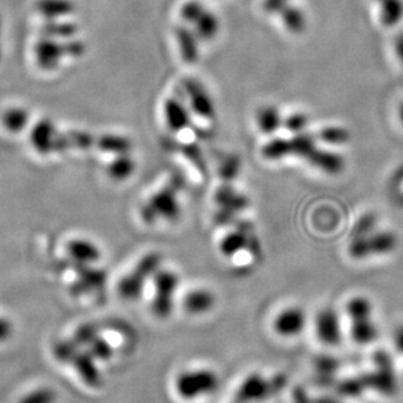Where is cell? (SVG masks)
<instances>
[{
  "label": "cell",
  "mask_w": 403,
  "mask_h": 403,
  "mask_svg": "<svg viewBox=\"0 0 403 403\" xmlns=\"http://www.w3.org/2000/svg\"><path fill=\"white\" fill-rule=\"evenodd\" d=\"M283 119L279 109L273 105H266L257 113V126L262 134L273 135L283 126Z\"/></svg>",
  "instance_id": "44dd1931"
},
{
  "label": "cell",
  "mask_w": 403,
  "mask_h": 403,
  "mask_svg": "<svg viewBox=\"0 0 403 403\" xmlns=\"http://www.w3.org/2000/svg\"><path fill=\"white\" fill-rule=\"evenodd\" d=\"M393 344L395 351L403 355V324L399 325L394 332Z\"/></svg>",
  "instance_id": "7bdbcfd3"
},
{
  "label": "cell",
  "mask_w": 403,
  "mask_h": 403,
  "mask_svg": "<svg viewBox=\"0 0 403 403\" xmlns=\"http://www.w3.org/2000/svg\"><path fill=\"white\" fill-rule=\"evenodd\" d=\"M100 335L99 326L95 324H83L75 330L72 341L81 347H87L93 339Z\"/></svg>",
  "instance_id": "1f68e13d"
},
{
  "label": "cell",
  "mask_w": 403,
  "mask_h": 403,
  "mask_svg": "<svg viewBox=\"0 0 403 403\" xmlns=\"http://www.w3.org/2000/svg\"><path fill=\"white\" fill-rule=\"evenodd\" d=\"M57 137L55 128L49 121H42L32 132V143L41 153H49L54 151Z\"/></svg>",
  "instance_id": "ffe728a7"
},
{
  "label": "cell",
  "mask_w": 403,
  "mask_h": 403,
  "mask_svg": "<svg viewBox=\"0 0 403 403\" xmlns=\"http://www.w3.org/2000/svg\"><path fill=\"white\" fill-rule=\"evenodd\" d=\"M196 30L197 36L202 40H212L217 36V29H219V22L217 18L208 12H203L199 19L196 22Z\"/></svg>",
  "instance_id": "f1b7e54d"
},
{
  "label": "cell",
  "mask_w": 403,
  "mask_h": 403,
  "mask_svg": "<svg viewBox=\"0 0 403 403\" xmlns=\"http://www.w3.org/2000/svg\"><path fill=\"white\" fill-rule=\"evenodd\" d=\"M137 163L130 153L118 155L108 165L109 177L114 181H126L135 173Z\"/></svg>",
  "instance_id": "603a6c76"
},
{
  "label": "cell",
  "mask_w": 403,
  "mask_h": 403,
  "mask_svg": "<svg viewBox=\"0 0 403 403\" xmlns=\"http://www.w3.org/2000/svg\"><path fill=\"white\" fill-rule=\"evenodd\" d=\"M346 315L350 321L374 317V305L365 296H355L347 301Z\"/></svg>",
  "instance_id": "d4e9b609"
},
{
  "label": "cell",
  "mask_w": 403,
  "mask_h": 403,
  "mask_svg": "<svg viewBox=\"0 0 403 403\" xmlns=\"http://www.w3.org/2000/svg\"><path fill=\"white\" fill-rule=\"evenodd\" d=\"M220 386V376L211 368H193L182 371L175 380L176 393L185 401L215 393Z\"/></svg>",
  "instance_id": "7a4b0ae2"
},
{
  "label": "cell",
  "mask_w": 403,
  "mask_h": 403,
  "mask_svg": "<svg viewBox=\"0 0 403 403\" xmlns=\"http://www.w3.org/2000/svg\"><path fill=\"white\" fill-rule=\"evenodd\" d=\"M215 200H217L219 210L229 212L235 217L237 212L245 210L246 206L249 205V200L246 199L245 196L238 194L236 190L229 185H223L217 190Z\"/></svg>",
  "instance_id": "d6986e66"
},
{
  "label": "cell",
  "mask_w": 403,
  "mask_h": 403,
  "mask_svg": "<svg viewBox=\"0 0 403 403\" xmlns=\"http://www.w3.org/2000/svg\"><path fill=\"white\" fill-rule=\"evenodd\" d=\"M348 333L355 343L367 346L376 342L380 334V330L377 324L374 322V317H367L350 321Z\"/></svg>",
  "instance_id": "ac0fdd59"
},
{
  "label": "cell",
  "mask_w": 403,
  "mask_h": 403,
  "mask_svg": "<svg viewBox=\"0 0 403 403\" xmlns=\"http://www.w3.org/2000/svg\"><path fill=\"white\" fill-rule=\"evenodd\" d=\"M399 118L403 122V104L401 105V109H399Z\"/></svg>",
  "instance_id": "f6af8a7d"
},
{
  "label": "cell",
  "mask_w": 403,
  "mask_h": 403,
  "mask_svg": "<svg viewBox=\"0 0 403 403\" xmlns=\"http://www.w3.org/2000/svg\"><path fill=\"white\" fill-rule=\"evenodd\" d=\"M215 304L217 297L207 288H194L184 297V308L189 315H206Z\"/></svg>",
  "instance_id": "4fadbf2b"
},
{
  "label": "cell",
  "mask_w": 403,
  "mask_h": 403,
  "mask_svg": "<svg viewBox=\"0 0 403 403\" xmlns=\"http://www.w3.org/2000/svg\"><path fill=\"white\" fill-rule=\"evenodd\" d=\"M287 376L274 374L267 377L259 372L247 374L237 388L229 403H264L283 392L287 386Z\"/></svg>",
  "instance_id": "6da1fadb"
},
{
  "label": "cell",
  "mask_w": 403,
  "mask_h": 403,
  "mask_svg": "<svg viewBox=\"0 0 403 403\" xmlns=\"http://www.w3.org/2000/svg\"><path fill=\"white\" fill-rule=\"evenodd\" d=\"M238 172H240V160L235 156L226 158L220 167V176L226 181H231L232 178L236 177Z\"/></svg>",
  "instance_id": "f35d334b"
},
{
  "label": "cell",
  "mask_w": 403,
  "mask_h": 403,
  "mask_svg": "<svg viewBox=\"0 0 403 403\" xmlns=\"http://www.w3.org/2000/svg\"><path fill=\"white\" fill-rule=\"evenodd\" d=\"M306 161L327 175H338L344 168V158L342 155L318 147L315 148V152L306 158Z\"/></svg>",
  "instance_id": "e0dca14e"
},
{
  "label": "cell",
  "mask_w": 403,
  "mask_h": 403,
  "mask_svg": "<svg viewBox=\"0 0 403 403\" xmlns=\"http://www.w3.org/2000/svg\"><path fill=\"white\" fill-rule=\"evenodd\" d=\"M72 8L69 0H39L37 3V10L40 11L41 15L51 19L69 15Z\"/></svg>",
  "instance_id": "83f0119b"
},
{
  "label": "cell",
  "mask_w": 403,
  "mask_h": 403,
  "mask_svg": "<svg viewBox=\"0 0 403 403\" xmlns=\"http://www.w3.org/2000/svg\"><path fill=\"white\" fill-rule=\"evenodd\" d=\"M13 334V326L7 318H0V343L7 342Z\"/></svg>",
  "instance_id": "b9f144b4"
},
{
  "label": "cell",
  "mask_w": 403,
  "mask_h": 403,
  "mask_svg": "<svg viewBox=\"0 0 403 403\" xmlns=\"http://www.w3.org/2000/svg\"><path fill=\"white\" fill-rule=\"evenodd\" d=\"M250 229H252L250 224L241 223L236 226L235 231L229 232L228 235L223 237V240L220 241V245H219L220 254L226 257V258H233L240 252L246 250L247 245H249V240L252 236Z\"/></svg>",
  "instance_id": "8fae6325"
},
{
  "label": "cell",
  "mask_w": 403,
  "mask_h": 403,
  "mask_svg": "<svg viewBox=\"0 0 403 403\" xmlns=\"http://www.w3.org/2000/svg\"><path fill=\"white\" fill-rule=\"evenodd\" d=\"M153 282V299L151 308L153 315L160 320L169 318L176 306V295L179 288V276L177 273L160 268L155 276Z\"/></svg>",
  "instance_id": "277c9868"
},
{
  "label": "cell",
  "mask_w": 403,
  "mask_h": 403,
  "mask_svg": "<svg viewBox=\"0 0 403 403\" xmlns=\"http://www.w3.org/2000/svg\"><path fill=\"white\" fill-rule=\"evenodd\" d=\"M262 156L271 161H279L291 156L289 139L275 138L270 140L262 148Z\"/></svg>",
  "instance_id": "4316f807"
},
{
  "label": "cell",
  "mask_w": 403,
  "mask_h": 403,
  "mask_svg": "<svg viewBox=\"0 0 403 403\" xmlns=\"http://www.w3.org/2000/svg\"><path fill=\"white\" fill-rule=\"evenodd\" d=\"M67 140H69V146L83 148V149L90 147L93 144V142H95L93 137L88 132H84V131H72V132H69V135H67Z\"/></svg>",
  "instance_id": "8d00e7d4"
},
{
  "label": "cell",
  "mask_w": 403,
  "mask_h": 403,
  "mask_svg": "<svg viewBox=\"0 0 403 403\" xmlns=\"http://www.w3.org/2000/svg\"><path fill=\"white\" fill-rule=\"evenodd\" d=\"M374 226H376V217L372 214L364 215L359 220V223L355 226L353 237L367 236V235L372 233Z\"/></svg>",
  "instance_id": "74e56055"
},
{
  "label": "cell",
  "mask_w": 403,
  "mask_h": 403,
  "mask_svg": "<svg viewBox=\"0 0 403 403\" xmlns=\"http://www.w3.org/2000/svg\"><path fill=\"white\" fill-rule=\"evenodd\" d=\"M184 88L186 92L190 109L200 118L212 121L217 117V108L215 102L206 88L194 79H187L184 83Z\"/></svg>",
  "instance_id": "9c48e42d"
},
{
  "label": "cell",
  "mask_w": 403,
  "mask_h": 403,
  "mask_svg": "<svg viewBox=\"0 0 403 403\" xmlns=\"http://www.w3.org/2000/svg\"><path fill=\"white\" fill-rule=\"evenodd\" d=\"M315 332L317 339L325 346L335 347L342 343L343 322L334 308L326 306L315 315Z\"/></svg>",
  "instance_id": "52a82bcc"
},
{
  "label": "cell",
  "mask_w": 403,
  "mask_h": 403,
  "mask_svg": "<svg viewBox=\"0 0 403 403\" xmlns=\"http://www.w3.org/2000/svg\"><path fill=\"white\" fill-rule=\"evenodd\" d=\"M140 215L147 224H153L158 219L177 220L181 215V205L176 190L173 187L161 189L142 207Z\"/></svg>",
  "instance_id": "5b68a950"
},
{
  "label": "cell",
  "mask_w": 403,
  "mask_h": 403,
  "mask_svg": "<svg viewBox=\"0 0 403 403\" xmlns=\"http://www.w3.org/2000/svg\"><path fill=\"white\" fill-rule=\"evenodd\" d=\"M71 262L78 265H93L101 258V252L99 247L92 241L76 238L72 240L67 246Z\"/></svg>",
  "instance_id": "5bb4252c"
},
{
  "label": "cell",
  "mask_w": 403,
  "mask_h": 403,
  "mask_svg": "<svg viewBox=\"0 0 403 403\" xmlns=\"http://www.w3.org/2000/svg\"><path fill=\"white\" fill-rule=\"evenodd\" d=\"M63 55H66V50H64V46L60 45L58 42L41 40L36 46V57H37L39 66L46 71L57 69Z\"/></svg>",
  "instance_id": "9a60e30c"
},
{
  "label": "cell",
  "mask_w": 403,
  "mask_h": 403,
  "mask_svg": "<svg viewBox=\"0 0 403 403\" xmlns=\"http://www.w3.org/2000/svg\"><path fill=\"white\" fill-rule=\"evenodd\" d=\"M163 257L158 252L143 257L130 273L119 280L118 294L128 301H135L143 295L148 280H151L161 268Z\"/></svg>",
  "instance_id": "3957f363"
},
{
  "label": "cell",
  "mask_w": 403,
  "mask_h": 403,
  "mask_svg": "<svg viewBox=\"0 0 403 403\" xmlns=\"http://www.w3.org/2000/svg\"><path fill=\"white\" fill-rule=\"evenodd\" d=\"M87 351L92 355L97 362H108L113 355H114V348L113 346L109 343L108 341L99 335L96 339H93L90 343L87 346Z\"/></svg>",
  "instance_id": "f546056e"
},
{
  "label": "cell",
  "mask_w": 403,
  "mask_h": 403,
  "mask_svg": "<svg viewBox=\"0 0 403 403\" xmlns=\"http://www.w3.org/2000/svg\"><path fill=\"white\" fill-rule=\"evenodd\" d=\"M72 266L78 274V280L71 287L72 295L79 296L100 291L107 283V274L104 270L95 268L92 265H78L74 262Z\"/></svg>",
  "instance_id": "30bf717a"
},
{
  "label": "cell",
  "mask_w": 403,
  "mask_h": 403,
  "mask_svg": "<svg viewBox=\"0 0 403 403\" xmlns=\"http://www.w3.org/2000/svg\"><path fill=\"white\" fill-rule=\"evenodd\" d=\"M164 118L167 126L173 132H179L190 125L189 110L185 105L175 97H169L164 104Z\"/></svg>",
  "instance_id": "2e32d148"
},
{
  "label": "cell",
  "mask_w": 403,
  "mask_h": 403,
  "mask_svg": "<svg viewBox=\"0 0 403 403\" xmlns=\"http://www.w3.org/2000/svg\"><path fill=\"white\" fill-rule=\"evenodd\" d=\"M395 51H397L398 58L403 63V36L398 37V40L395 42Z\"/></svg>",
  "instance_id": "ee69618b"
},
{
  "label": "cell",
  "mask_w": 403,
  "mask_h": 403,
  "mask_svg": "<svg viewBox=\"0 0 403 403\" xmlns=\"http://www.w3.org/2000/svg\"><path fill=\"white\" fill-rule=\"evenodd\" d=\"M178 46L181 51L182 60L187 63H194L197 62L199 57V49H198L197 39L193 33H190L187 29L177 30Z\"/></svg>",
  "instance_id": "484cf974"
},
{
  "label": "cell",
  "mask_w": 403,
  "mask_h": 403,
  "mask_svg": "<svg viewBox=\"0 0 403 403\" xmlns=\"http://www.w3.org/2000/svg\"><path fill=\"white\" fill-rule=\"evenodd\" d=\"M318 140H321L325 144L329 146H342L344 143L348 142L350 134L348 131L343 128H325L318 132Z\"/></svg>",
  "instance_id": "4dcf8cb0"
},
{
  "label": "cell",
  "mask_w": 403,
  "mask_h": 403,
  "mask_svg": "<svg viewBox=\"0 0 403 403\" xmlns=\"http://www.w3.org/2000/svg\"><path fill=\"white\" fill-rule=\"evenodd\" d=\"M57 394L51 388H40L27 394L20 403H55Z\"/></svg>",
  "instance_id": "e575fe53"
},
{
  "label": "cell",
  "mask_w": 403,
  "mask_h": 403,
  "mask_svg": "<svg viewBox=\"0 0 403 403\" xmlns=\"http://www.w3.org/2000/svg\"><path fill=\"white\" fill-rule=\"evenodd\" d=\"M80 378L90 388H100L102 385V374L100 372L97 360L88 351H80L71 362Z\"/></svg>",
  "instance_id": "7c38bea8"
},
{
  "label": "cell",
  "mask_w": 403,
  "mask_h": 403,
  "mask_svg": "<svg viewBox=\"0 0 403 403\" xmlns=\"http://www.w3.org/2000/svg\"><path fill=\"white\" fill-rule=\"evenodd\" d=\"M97 146L102 152L118 156L130 153L132 149L131 139L118 134H105L97 140Z\"/></svg>",
  "instance_id": "7402d4cb"
},
{
  "label": "cell",
  "mask_w": 403,
  "mask_h": 403,
  "mask_svg": "<svg viewBox=\"0 0 403 403\" xmlns=\"http://www.w3.org/2000/svg\"><path fill=\"white\" fill-rule=\"evenodd\" d=\"M308 324V315L301 306L292 305L282 309L274 318V330L282 338H295L301 334Z\"/></svg>",
  "instance_id": "ba28073f"
},
{
  "label": "cell",
  "mask_w": 403,
  "mask_h": 403,
  "mask_svg": "<svg viewBox=\"0 0 403 403\" xmlns=\"http://www.w3.org/2000/svg\"><path fill=\"white\" fill-rule=\"evenodd\" d=\"M291 143V156H297L306 160L317 148V138L308 132L295 134V137L289 139Z\"/></svg>",
  "instance_id": "cb8c5ba5"
},
{
  "label": "cell",
  "mask_w": 403,
  "mask_h": 403,
  "mask_svg": "<svg viewBox=\"0 0 403 403\" xmlns=\"http://www.w3.org/2000/svg\"><path fill=\"white\" fill-rule=\"evenodd\" d=\"M309 125V118L303 113H294L283 119V126L292 134L304 132L305 128Z\"/></svg>",
  "instance_id": "d590c367"
},
{
  "label": "cell",
  "mask_w": 403,
  "mask_h": 403,
  "mask_svg": "<svg viewBox=\"0 0 403 403\" xmlns=\"http://www.w3.org/2000/svg\"><path fill=\"white\" fill-rule=\"evenodd\" d=\"M80 347L72 339L60 341L54 346V356L62 363L71 364L75 355L79 353Z\"/></svg>",
  "instance_id": "d6a6232c"
},
{
  "label": "cell",
  "mask_w": 403,
  "mask_h": 403,
  "mask_svg": "<svg viewBox=\"0 0 403 403\" xmlns=\"http://www.w3.org/2000/svg\"><path fill=\"white\" fill-rule=\"evenodd\" d=\"M3 122H4V126L11 130V131H19V130H21L27 125L28 114H27L25 110L12 109V110L6 113Z\"/></svg>",
  "instance_id": "836d02e7"
},
{
  "label": "cell",
  "mask_w": 403,
  "mask_h": 403,
  "mask_svg": "<svg viewBox=\"0 0 403 403\" xmlns=\"http://www.w3.org/2000/svg\"><path fill=\"white\" fill-rule=\"evenodd\" d=\"M395 246L397 237L392 232H372L367 236L353 237L348 250L355 259H364L367 257L388 254L393 252Z\"/></svg>",
  "instance_id": "8992f818"
},
{
  "label": "cell",
  "mask_w": 403,
  "mask_h": 403,
  "mask_svg": "<svg viewBox=\"0 0 403 403\" xmlns=\"http://www.w3.org/2000/svg\"><path fill=\"white\" fill-rule=\"evenodd\" d=\"M285 22H287V27L291 30H300L303 27H304V22H303V19L300 16V13H297L295 11H291L289 13H287V18H285Z\"/></svg>",
  "instance_id": "60d3db41"
},
{
  "label": "cell",
  "mask_w": 403,
  "mask_h": 403,
  "mask_svg": "<svg viewBox=\"0 0 403 403\" xmlns=\"http://www.w3.org/2000/svg\"><path fill=\"white\" fill-rule=\"evenodd\" d=\"M76 28L71 24H57L51 22L45 27V32L49 36H58V37H71L75 33Z\"/></svg>",
  "instance_id": "ab89813d"
}]
</instances>
